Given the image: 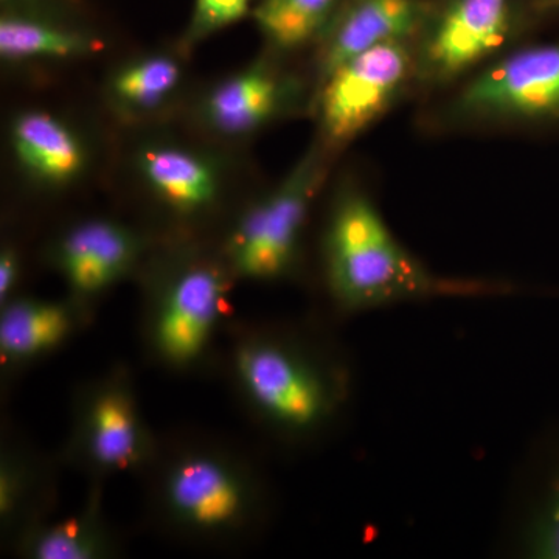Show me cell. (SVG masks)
I'll list each match as a JSON object with an SVG mask.
<instances>
[{"label":"cell","instance_id":"6da1fadb","mask_svg":"<svg viewBox=\"0 0 559 559\" xmlns=\"http://www.w3.org/2000/svg\"><path fill=\"white\" fill-rule=\"evenodd\" d=\"M331 293L352 311L481 293L479 285L433 275L393 237L373 202L349 194L337 205L325 241Z\"/></svg>","mask_w":559,"mask_h":559},{"label":"cell","instance_id":"7a4b0ae2","mask_svg":"<svg viewBox=\"0 0 559 559\" xmlns=\"http://www.w3.org/2000/svg\"><path fill=\"white\" fill-rule=\"evenodd\" d=\"M469 120H549L559 117V44L528 47L471 81L454 102Z\"/></svg>","mask_w":559,"mask_h":559},{"label":"cell","instance_id":"3957f363","mask_svg":"<svg viewBox=\"0 0 559 559\" xmlns=\"http://www.w3.org/2000/svg\"><path fill=\"white\" fill-rule=\"evenodd\" d=\"M415 73L406 43H389L345 61L323 80L320 120L330 142L344 143L384 112Z\"/></svg>","mask_w":559,"mask_h":559},{"label":"cell","instance_id":"277c9868","mask_svg":"<svg viewBox=\"0 0 559 559\" xmlns=\"http://www.w3.org/2000/svg\"><path fill=\"white\" fill-rule=\"evenodd\" d=\"M319 179L320 162L308 156L275 193L246 216L231 242L235 267L242 275L272 278L288 270Z\"/></svg>","mask_w":559,"mask_h":559},{"label":"cell","instance_id":"5b68a950","mask_svg":"<svg viewBox=\"0 0 559 559\" xmlns=\"http://www.w3.org/2000/svg\"><path fill=\"white\" fill-rule=\"evenodd\" d=\"M242 384L267 417L293 430L316 428L334 407L330 382L297 353L257 344L238 358Z\"/></svg>","mask_w":559,"mask_h":559},{"label":"cell","instance_id":"8992f818","mask_svg":"<svg viewBox=\"0 0 559 559\" xmlns=\"http://www.w3.org/2000/svg\"><path fill=\"white\" fill-rule=\"evenodd\" d=\"M510 0H452L430 28L415 72L430 83H447L487 60L511 32Z\"/></svg>","mask_w":559,"mask_h":559},{"label":"cell","instance_id":"52a82bcc","mask_svg":"<svg viewBox=\"0 0 559 559\" xmlns=\"http://www.w3.org/2000/svg\"><path fill=\"white\" fill-rule=\"evenodd\" d=\"M223 293V280L207 267L183 272L173 283L157 320L164 355L178 362L200 355L218 320Z\"/></svg>","mask_w":559,"mask_h":559},{"label":"cell","instance_id":"ba28073f","mask_svg":"<svg viewBox=\"0 0 559 559\" xmlns=\"http://www.w3.org/2000/svg\"><path fill=\"white\" fill-rule=\"evenodd\" d=\"M418 0H355L331 32L323 51V80L345 61L389 43H406L419 31Z\"/></svg>","mask_w":559,"mask_h":559},{"label":"cell","instance_id":"9c48e42d","mask_svg":"<svg viewBox=\"0 0 559 559\" xmlns=\"http://www.w3.org/2000/svg\"><path fill=\"white\" fill-rule=\"evenodd\" d=\"M167 491L176 514L198 528L227 527L237 521L246 503L237 477L212 459L180 463L171 473Z\"/></svg>","mask_w":559,"mask_h":559},{"label":"cell","instance_id":"30bf717a","mask_svg":"<svg viewBox=\"0 0 559 559\" xmlns=\"http://www.w3.org/2000/svg\"><path fill=\"white\" fill-rule=\"evenodd\" d=\"M135 255L130 231L108 221H92L70 231L60 249V264L80 293H97L120 277Z\"/></svg>","mask_w":559,"mask_h":559},{"label":"cell","instance_id":"8fae6325","mask_svg":"<svg viewBox=\"0 0 559 559\" xmlns=\"http://www.w3.org/2000/svg\"><path fill=\"white\" fill-rule=\"evenodd\" d=\"M17 159L32 175L51 183L69 182L84 165L79 139L46 112H27L13 124Z\"/></svg>","mask_w":559,"mask_h":559},{"label":"cell","instance_id":"7c38bea8","mask_svg":"<svg viewBox=\"0 0 559 559\" xmlns=\"http://www.w3.org/2000/svg\"><path fill=\"white\" fill-rule=\"evenodd\" d=\"M286 86L270 70L250 69L224 81L210 94L205 116L216 130L238 134L260 127L277 114Z\"/></svg>","mask_w":559,"mask_h":559},{"label":"cell","instance_id":"4fadbf2b","mask_svg":"<svg viewBox=\"0 0 559 559\" xmlns=\"http://www.w3.org/2000/svg\"><path fill=\"white\" fill-rule=\"evenodd\" d=\"M154 190L180 210L204 207L216 194V175L207 162L176 148L145 151L140 160Z\"/></svg>","mask_w":559,"mask_h":559},{"label":"cell","instance_id":"5bb4252c","mask_svg":"<svg viewBox=\"0 0 559 559\" xmlns=\"http://www.w3.org/2000/svg\"><path fill=\"white\" fill-rule=\"evenodd\" d=\"M87 444L105 468L131 466L142 454V433L130 401L119 392L98 396L87 419Z\"/></svg>","mask_w":559,"mask_h":559},{"label":"cell","instance_id":"9a60e30c","mask_svg":"<svg viewBox=\"0 0 559 559\" xmlns=\"http://www.w3.org/2000/svg\"><path fill=\"white\" fill-rule=\"evenodd\" d=\"M70 326L68 311L53 304L20 301L0 319V349L9 358H31L64 340Z\"/></svg>","mask_w":559,"mask_h":559},{"label":"cell","instance_id":"2e32d148","mask_svg":"<svg viewBox=\"0 0 559 559\" xmlns=\"http://www.w3.org/2000/svg\"><path fill=\"white\" fill-rule=\"evenodd\" d=\"M95 49L94 39L46 22L27 17H5L0 22V53L9 60L81 57Z\"/></svg>","mask_w":559,"mask_h":559},{"label":"cell","instance_id":"e0dca14e","mask_svg":"<svg viewBox=\"0 0 559 559\" xmlns=\"http://www.w3.org/2000/svg\"><path fill=\"white\" fill-rule=\"evenodd\" d=\"M337 0H263L255 10L261 32L282 49L304 46L329 22Z\"/></svg>","mask_w":559,"mask_h":559},{"label":"cell","instance_id":"ac0fdd59","mask_svg":"<svg viewBox=\"0 0 559 559\" xmlns=\"http://www.w3.org/2000/svg\"><path fill=\"white\" fill-rule=\"evenodd\" d=\"M179 80L178 62L168 57H153L121 70L112 81V91L121 102L146 108L164 100Z\"/></svg>","mask_w":559,"mask_h":559},{"label":"cell","instance_id":"d6986e66","mask_svg":"<svg viewBox=\"0 0 559 559\" xmlns=\"http://www.w3.org/2000/svg\"><path fill=\"white\" fill-rule=\"evenodd\" d=\"M522 544L530 558L559 559V473L547 485Z\"/></svg>","mask_w":559,"mask_h":559},{"label":"cell","instance_id":"ffe728a7","mask_svg":"<svg viewBox=\"0 0 559 559\" xmlns=\"http://www.w3.org/2000/svg\"><path fill=\"white\" fill-rule=\"evenodd\" d=\"M95 551L97 543L91 530L75 521L47 530L33 549L40 559H87L94 557Z\"/></svg>","mask_w":559,"mask_h":559},{"label":"cell","instance_id":"44dd1931","mask_svg":"<svg viewBox=\"0 0 559 559\" xmlns=\"http://www.w3.org/2000/svg\"><path fill=\"white\" fill-rule=\"evenodd\" d=\"M250 0H197L191 39L227 27L248 13Z\"/></svg>","mask_w":559,"mask_h":559},{"label":"cell","instance_id":"7402d4cb","mask_svg":"<svg viewBox=\"0 0 559 559\" xmlns=\"http://www.w3.org/2000/svg\"><path fill=\"white\" fill-rule=\"evenodd\" d=\"M17 277V261L14 259L13 253H3L0 260V296H7L13 288L14 282Z\"/></svg>","mask_w":559,"mask_h":559},{"label":"cell","instance_id":"603a6c76","mask_svg":"<svg viewBox=\"0 0 559 559\" xmlns=\"http://www.w3.org/2000/svg\"><path fill=\"white\" fill-rule=\"evenodd\" d=\"M543 7H559V0H538Z\"/></svg>","mask_w":559,"mask_h":559}]
</instances>
